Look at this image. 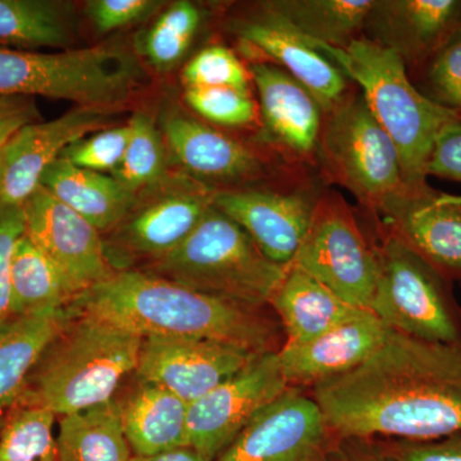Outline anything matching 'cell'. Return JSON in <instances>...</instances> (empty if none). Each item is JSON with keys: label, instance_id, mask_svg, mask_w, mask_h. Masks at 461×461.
Instances as JSON below:
<instances>
[{"label": "cell", "instance_id": "6da1fadb", "mask_svg": "<svg viewBox=\"0 0 461 461\" xmlns=\"http://www.w3.org/2000/svg\"><path fill=\"white\" fill-rule=\"evenodd\" d=\"M336 436L430 441L461 432V345L388 329L353 371L311 388Z\"/></svg>", "mask_w": 461, "mask_h": 461}, {"label": "cell", "instance_id": "7a4b0ae2", "mask_svg": "<svg viewBox=\"0 0 461 461\" xmlns=\"http://www.w3.org/2000/svg\"><path fill=\"white\" fill-rule=\"evenodd\" d=\"M145 338L202 339L256 354L278 353L285 333L276 314L191 290L153 273L114 272L66 306Z\"/></svg>", "mask_w": 461, "mask_h": 461}, {"label": "cell", "instance_id": "3957f363", "mask_svg": "<svg viewBox=\"0 0 461 461\" xmlns=\"http://www.w3.org/2000/svg\"><path fill=\"white\" fill-rule=\"evenodd\" d=\"M67 320L39 357L16 406L74 414L113 399L138 368L141 336L66 308Z\"/></svg>", "mask_w": 461, "mask_h": 461}, {"label": "cell", "instance_id": "277c9868", "mask_svg": "<svg viewBox=\"0 0 461 461\" xmlns=\"http://www.w3.org/2000/svg\"><path fill=\"white\" fill-rule=\"evenodd\" d=\"M311 42L359 87L396 147L408 189L426 186L427 165L437 138L461 114L424 95L411 83L402 58L364 36L346 48Z\"/></svg>", "mask_w": 461, "mask_h": 461}, {"label": "cell", "instance_id": "5b68a950", "mask_svg": "<svg viewBox=\"0 0 461 461\" xmlns=\"http://www.w3.org/2000/svg\"><path fill=\"white\" fill-rule=\"evenodd\" d=\"M288 268L272 262L247 230L212 206L189 238L147 272L235 304L264 309Z\"/></svg>", "mask_w": 461, "mask_h": 461}, {"label": "cell", "instance_id": "8992f818", "mask_svg": "<svg viewBox=\"0 0 461 461\" xmlns=\"http://www.w3.org/2000/svg\"><path fill=\"white\" fill-rule=\"evenodd\" d=\"M144 77L138 57L123 45L58 53L0 48V96H45L112 109L129 102Z\"/></svg>", "mask_w": 461, "mask_h": 461}, {"label": "cell", "instance_id": "52a82bcc", "mask_svg": "<svg viewBox=\"0 0 461 461\" xmlns=\"http://www.w3.org/2000/svg\"><path fill=\"white\" fill-rule=\"evenodd\" d=\"M315 159L327 181L348 190L375 221L409 190L396 147L359 90L324 113Z\"/></svg>", "mask_w": 461, "mask_h": 461}, {"label": "cell", "instance_id": "ba28073f", "mask_svg": "<svg viewBox=\"0 0 461 461\" xmlns=\"http://www.w3.org/2000/svg\"><path fill=\"white\" fill-rule=\"evenodd\" d=\"M377 226L379 277L371 311L388 329L437 344L461 345L453 281Z\"/></svg>", "mask_w": 461, "mask_h": 461}, {"label": "cell", "instance_id": "9c48e42d", "mask_svg": "<svg viewBox=\"0 0 461 461\" xmlns=\"http://www.w3.org/2000/svg\"><path fill=\"white\" fill-rule=\"evenodd\" d=\"M291 266L336 295L371 311L379 277L375 241L366 238L351 206L336 191H323L302 247Z\"/></svg>", "mask_w": 461, "mask_h": 461}, {"label": "cell", "instance_id": "30bf717a", "mask_svg": "<svg viewBox=\"0 0 461 461\" xmlns=\"http://www.w3.org/2000/svg\"><path fill=\"white\" fill-rule=\"evenodd\" d=\"M278 353L258 355L247 366L189 403V447L214 461L264 408L288 390Z\"/></svg>", "mask_w": 461, "mask_h": 461}, {"label": "cell", "instance_id": "8fae6325", "mask_svg": "<svg viewBox=\"0 0 461 461\" xmlns=\"http://www.w3.org/2000/svg\"><path fill=\"white\" fill-rule=\"evenodd\" d=\"M23 209L26 235L53 263L72 296L113 275L99 230L50 191L39 186Z\"/></svg>", "mask_w": 461, "mask_h": 461}, {"label": "cell", "instance_id": "7c38bea8", "mask_svg": "<svg viewBox=\"0 0 461 461\" xmlns=\"http://www.w3.org/2000/svg\"><path fill=\"white\" fill-rule=\"evenodd\" d=\"M333 436L313 397L290 387L214 461H321Z\"/></svg>", "mask_w": 461, "mask_h": 461}, {"label": "cell", "instance_id": "4fadbf2b", "mask_svg": "<svg viewBox=\"0 0 461 461\" xmlns=\"http://www.w3.org/2000/svg\"><path fill=\"white\" fill-rule=\"evenodd\" d=\"M321 194L313 186L217 190L213 206L247 230L272 262L288 268L304 241Z\"/></svg>", "mask_w": 461, "mask_h": 461}, {"label": "cell", "instance_id": "5bb4252c", "mask_svg": "<svg viewBox=\"0 0 461 461\" xmlns=\"http://www.w3.org/2000/svg\"><path fill=\"white\" fill-rule=\"evenodd\" d=\"M258 355L220 342L145 338L135 375L138 381L165 387L191 403L241 371Z\"/></svg>", "mask_w": 461, "mask_h": 461}, {"label": "cell", "instance_id": "9a60e30c", "mask_svg": "<svg viewBox=\"0 0 461 461\" xmlns=\"http://www.w3.org/2000/svg\"><path fill=\"white\" fill-rule=\"evenodd\" d=\"M230 32L244 47L281 67L311 91L324 113L348 93V77L295 27L262 3L258 11L235 18Z\"/></svg>", "mask_w": 461, "mask_h": 461}, {"label": "cell", "instance_id": "2e32d148", "mask_svg": "<svg viewBox=\"0 0 461 461\" xmlns=\"http://www.w3.org/2000/svg\"><path fill=\"white\" fill-rule=\"evenodd\" d=\"M461 33V0H373L363 36L423 69Z\"/></svg>", "mask_w": 461, "mask_h": 461}, {"label": "cell", "instance_id": "e0dca14e", "mask_svg": "<svg viewBox=\"0 0 461 461\" xmlns=\"http://www.w3.org/2000/svg\"><path fill=\"white\" fill-rule=\"evenodd\" d=\"M112 109L76 107L47 122L27 124L5 145L0 203L23 205L41 186L44 172L63 151L113 122Z\"/></svg>", "mask_w": 461, "mask_h": 461}, {"label": "cell", "instance_id": "ac0fdd59", "mask_svg": "<svg viewBox=\"0 0 461 461\" xmlns=\"http://www.w3.org/2000/svg\"><path fill=\"white\" fill-rule=\"evenodd\" d=\"M375 224L451 281L461 282V196L430 187L408 190Z\"/></svg>", "mask_w": 461, "mask_h": 461}, {"label": "cell", "instance_id": "d6986e66", "mask_svg": "<svg viewBox=\"0 0 461 461\" xmlns=\"http://www.w3.org/2000/svg\"><path fill=\"white\" fill-rule=\"evenodd\" d=\"M215 187L195 178H178L124 218L115 244L131 256L151 260L180 247L213 206Z\"/></svg>", "mask_w": 461, "mask_h": 461}, {"label": "cell", "instance_id": "ffe728a7", "mask_svg": "<svg viewBox=\"0 0 461 461\" xmlns=\"http://www.w3.org/2000/svg\"><path fill=\"white\" fill-rule=\"evenodd\" d=\"M160 132L176 162L206 185L253 181L268 169L254 149L177 107L163 112Z\"/></svg>", "mask_w": 461, "mask_h": 461}, {"label": "cell", "instance_id": "44dd1931", "mask_svg": "<svg viewBox=\"0 0 461 461\" xmlns=\"http://www.w3.org/2000/svg\"><path fill=\"white\" fill-rule=\"evenodd\" d=\"M248 69L259 96L268 140L293 159H315L324 120L320 102L304 85L271 62L253 60Z\"/></svg>", "mask_w": 461, "mask_h": 461}, {"label": "cell", "instance_id": "7402d4cb", "mask_svg": "<svg viewBox=\"0 0 461 461\" xmlns=\"http://www.w3.org/2000/svg\"><path fill=\"white\" fill-rule=\"evenodd\" d=\"M387 330L377 315L364 311L311 341L282 346V375L288 387L311 390L360 366L381 345Z\"/></svg>", "mask_w": 461, "mask_h": 461}, {"label": "cell", "instance_id": "603a6c76", "mask_svg": "<svg viewBox=\"0 0 461 461\" xmlns=\"http://www.w3.org/2000/svg\"><path fill=\"white\" fill-rule=\"evenodd\" d=\"M269 308L280 321L285 345L311 341L368 309L348 304L311 275L288 267Z\"/></svg>", "mask_w": 461, "mask_h": 461}, {"label": "cell", "instance_id": "cb8c5ba5", "mask_svg": "<svg viewBox=\"0 0 461 461\" xmlns=\"http://www.w3.org/2000/svg\"><path fill=\"white\" fill-rule=\"evenodd\" d=\"M118 405L132 455L149 456L189 446V403L167 388L139 381Z\"/></svg>", "mask_w": 461, "mask_h": 461}, {"label": "cell", "instance_id": "d4e9b609", "mask_svg": "<svg viewBox=\"0 0 461 461\" xmlns=\"http://www.w3.org/2000/svg\"><path fill=\"white\" fill-rule=\"evenodd\" d=\"M41 186L99 232L117 229L138 203L136 194L113 176L80 168L63 158L44 172Z\"/></svg>", "mask_w": 461, "mask_h": 461}, {"label": "cell", "instance_id": "484cf974", "mask_svg": "<svg viewBox=\"0 0 461 461\" xmlns=\"http://www.w3.org/2000/svg\"><path fill=\"white\" fill-rule=\"evenodd\" d=\"M67 320L66 308L14 318L0 330V412L20 402L39 357Z\"/></svg>", "mask_w": 461, "mask_h": 461}, {"label": "cell", "instance_id": "4316f807", "mask_svg": "<svg viewBox=\"0 0 461 461\" xmlns=\"http://www.w3.org/2000/svg\"><path fill=\"white\" fill-rule=\"evenodd\" d=\"M78 39L74 5L63 0H0V44L69 50Z\"/></svg>", "mask_w": 461, "mask_h": 461}, {"label": "cell", "instance_id": "83f0119b", "mask_svg": "<svg viewBox=\"0 0 461 461\" xmlns=\"http://www.w3.org/2000/svg\"><path fill=\"white\" fill-rule=\"evenodd\" d=\"M57 448L59 461H130L117 400L62 417Z\"/></svg>", "mask_w": 461, "mask_h": 461}, {"label": "cell", "instance_id": "f1b7e54d", "mask_svg": "<svg viewBox=\"0 0 461 461\" xmlns=\"http://www.w3.org/2000/svg\"><path fill=\"white\" fill-rule=\"evenodd\" d=\"M263 5L309 41L346 48L362 38L373 0H269Z\"/></svg>", "mask_w": 461, "mask_h": 461}, {"label": "cell", "instance_id": "f546056e", "mask_svg": "<svg viewBox=\"0 0 461 461\" xmlns=\"http://www.w3.org/2000/svg\"><path fill=\"white\" fill-rule=\"evenodd\" d=\"M9 284L14 318L66 308L74 297L56 267L26 233L14 245Z\"/></svg>", "mask_w": 461, "mask_h": 461}, {"label": "cell", "instance_id": "4dcf8cb0", "mask_svg": "<svg viewBox=\"0 0 461 461\" xmlns=\"http://www.w3.org/2000/svg\"><path fill=\"white\" fill-rule=\"evenodd\" d=\"M203 17L202 9L194 3H172L139 35L138 53L160 74L172 71L189 53Z\"/></svg>", "mask_w": 461, "mask_h": 461}, {"label": "cell", "instance_id": "1f68e13d", "mask_svg": "<svg viewBox=\"0 0 461 461\" xmlns=\"http://www.w3.org/2000/svg\"><path fill=\"white\" fill-rule=\"evenodd\" d=\"M129 144L120 167L112 176L127 190L139 191L159 186L166 180V142L153 118L144 112L132 115Z\"/></svg>", "mask_w": 461, "mask_h": 461}, {"label": "cell", "instance_id": "d6a6232c", "mask_svg": "<svg viewBox=\"0 0 461 461\" xmlns=\"http://www.w3.org/2000/svg\"><path fill=\"white\" fill-rule=\"evenodd\" d=\"M56 417L41 408H12L0 430V461H59Z\"/></svg>", "mask_w": 461, "mask_h": 461}, {"label": "cell", "instance_id": "836d02e7", "mask_svg": "<svg viewBox=\"0 0 461 461\" xmlns=\"http://www.w3.org/2000/svg\"><path fill=\"white\" fill-rule=\"evenodd\" d=\"M185 89L191 87H236L250 90L251 77L248 67L235 51L214 44L200 50L182 69Z\"/></svg>", "mask_w": 461, "mask_h": 461}, {"label": "cell", "instance_id": "e575fe53", "mask_svg": "<svg viewBox=\"0 0 461 461\" xmlns=\"http://www.w3.org/2000/svg\"><path fill=\"white\" fill-rule=\"evenodd\" d=\"M185 102L200 117L224 127H244L256 122L258 108L250 90L236 87H191Z\"/></svg>", "mask_w": 461, "mask_h": 461}, {"label": "cell", "instance_id": "d590c367", "mask_svg": "<svg viewBox=\"0 0 461 461\" xmlns=\"http://www.w3.org/2000/svg\"><path fill=\"white\" fill-rule=\"evenodd\" d=\"M131 127L130 123L91 133L63 151V159L89 171L113 173L122 163Z\"/></svg>", "mask_w": 461, "mask_h": 461}, {"label": "cell", "instance_id": "8d00e7d4", "mask_svg": "<svg viewBox=\"0 0 461 461\" xmlns=\"http://www.w3.org/2000/svg\"><path fill=\"white\" fill-rule=\"evenodd\" d=\"M424 91L437 104L461 114V33L421 69Z\"/></svg>", "mask_w": 461, "mask_h": 461}, {"label": "cell", "instance_id": "74e56055", "mask_svg": "<svg viewBox=\"0 0 461 461\" xmlns=\"http://www.w3.org/2000/svg\"><path fill=\"white\" fill-rule=\"evenodd\" d=\"M162 2L156 0H91L85 14L99 33H111L140 23L153 16Z\"/></svg>", "mask_w": 461, "mask_h": 461}, {"label": "cell", "instance_id": "f35d334b", "mask_svg": "<svg viewBox=\"0 0 461 461\" xmlns=\"http://www.w3.org/2000/svg\"><path fill=\"white\" fill-rule=\"evenodd\" d=\"M25 233L23 205L0 203V330L14 320L11 309L9 271L17 240Z\"/></svg>", "mask_w": 461, "mask_h": 461}, {"label": "cell", "instance_id": "ab89813d", "mask_svg": "<svg viewBox=\"0 0 461 461\" xmlns=\"http://www.w3.org/2000/svg\"><path fill=\"white\" fill-rule=\"evenodd\" d=\"M461 184V117L442 130L430 153L427 165V177Z\"/></svg>", "mask_w": 461, "mask_h": 461}, {"label": "cell", "instance_id": "60d3db41", "mask_svg": "<svg viewBox=\"0 0 461 461\" xmlns=\"http://www.w3.org/2000/svg\"><path fill=\"white\" fill-rule=\"evenodd\" d=\"M384 439L399 461H461V432L430 441Z\"/></svg>", "mask_w": 461, "mask_h": 461}, {"label": "cell", "instance_id": "b9f144b4", "mask_svg": "<svg viewBox=\"0 0 461 461\" xmlns=\"http://www.w3.org/2000/svg\"><path fill=\"white\" fill-rule=\"evenodd\" d=\"M321 461H399L384 438L333 436Z\"/></svg>", "mask_w": 461, "mask_h": 461}, {"label": "cell", "instance_id": "7bdbcfd3", "mask_svg": "<svg viewBox=\"0 0 461 461\" xmlns=\"http://www.w3.org/2000/svg\"><path fill=\"white\" fill-rule=\"evenodd\" d=\"M35 99L29 96H0V149L27 124L41 122Z\"/></svg>", "mask_w": 461, "mask_h": 461}, {"label": "cell", "instance_id": "ee69618b", "mask_svg": "<svg viewBox=\"0 0 461 461\" xmlns=\"http://www.w3.org/2000/svg\"><path fill=\"white\" fill-rule=\"evenodd\" d=\"M130 461H204L202 456L196 453L194 448L180 447L175 448V450L166 451V453H160L156 455H149V456H136L132 455Z\"/></svg>", "mask_w": 461, "mask_h": 461}, {"label": "cell", "instance_id": "f6af8a7d", "mask_svg": "<svg viewBox=\"0 0 461 461\" xmlns=\"http://www.w3.org/2000/svg\"><path fill=\"white\" fill-rule=\"evenodd\" d=\"M5 171V147L0 149V193H2L3 177Z\"/></svg>", "mask_w": 461, "mask_h": 461}, {"label": "cell", "instance_id": "bcb514c9", "mask_svg": "<svg viewBox=\"0 0 461 461\" xmlns=\"http://www.w3.org/2000/svg\"><path fill=\"white\" fill-rule=\"evenodd\" d=\"M5 417H3L2 412H0V430L3 429V424H5Z\"/></svg>", "mask_w": 461, "mask_h": 461}]
</instances>
